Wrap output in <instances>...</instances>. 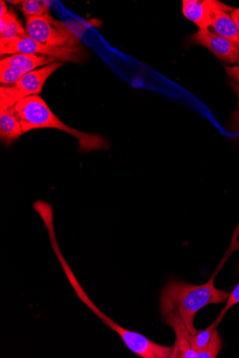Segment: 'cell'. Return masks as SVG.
Segmentation results:
<instances>
[{
    "instance_id": "12",
    "label": "cell",
    "mask_w": 239,
    "mask_h": 358,
    "mask_svg": "<svg viewBox=\"0 0 239 358\" xmlns=\"http://www.w3.org/2000/svg\"><path fill=\"white\" fill-rule=\"evenodd\" d=\"M25 36V29L13 11L0 17V39L11 40Z\"/></svg>"
},
{
    "instance_id": "22",
    "label": "cell",
    "mask_w": 239,
    "mask_h": 358,
    "mask_svg": "<svg viewBox=\"0 0 239 358\" xmlns=\"http://www.w3.org/2000/svg\"><path fill=\"white\" fill-rule=\"evenodd\" d=\"M232 87L236 94V95L238 96V108H239V85H238L237 83H232Z\"/></svg>"
},
{
    "instance_id": "15",
    "label": "cell",
    "mask_w": 239,
    "mask_h": 358,
    "mask_svg": "<svg viewBox=\"0 0 239 358\" xmlns=\"http://www.w3.org/2000/svg\"><path fill=\"white\" fill-rule=\"evenodd\" d=\"M221 347V338L216 329L210 343L206 348L198 353L197 358H215L218 356Z\"/></svg>"
},
{
    "instance_id": "8",
    "label": "cell",
    "mask_w": 239,
    "mask_h": 358,
    "mask_svg": "<svg viewBox=\"0 0 239 358\" xmlns=\"http://www.w3.org/2000/svg\"><path fill=\"white\" fill-rule=\"evenodd\" d=\"M221 2L216 0H184L183 13L184 16L194 24L199 29H209L212 26L214 11L220 6Z\"/></svg>"
},
{
    "instance_id": "14",
    "label": "cell",
    "mask_w": 239,
    "mask_h": 358,
    "mask_svg": "<svg viewBox=\"0 0 239 358\" xmlns=\"http://www.w3.org/2000/svg\"><path fill=\"white\" fill-rule=\"evenodd\" d=\"M22 10L26 18L38 17L49 13V7L37 0H25L22 4Z\"/></svg>"
},
{
    "instance_id": "2",
    "label": "cell",
    "mask_w": 239,
    "mask_h": 358,
    "mask_svg": "<svg viewBox=\"0 0 239 358\" xmlns=\"http://www.w3.org/2000/svg\"><path fill=\"white\" fill-rule=\"evenodd\" d=\"M15 110L23 134L30 130L52 128L61 130L77 139L81 152L97 151L107 149V139L98 135L80 131L66 125L49 108L39 95L25 97L15 105Z\"/></svg>"
},
{
    "instance_id": "17",
    "label": "cell",
    "mask_w": 239,
    "mask_h": 358,
    "mask_svg": "<svg viewBox=\"0 0 239 358\" xmlns=\"http://www.w3.org/2000/svg\"><path fill=\"white\" fill-rule=\"evenodd\" d=\"M239 303V280L238 284L233 288L231 294L227 300V303L225 308L221 310V314L217 321L219 323L222 320L227 311L233 306Z\"/></svg>"
},
{
    "instance_id": "3",
    "label": "cell",
    "mask_w": 239,
    "mask_h": 358,
    "mask_svg": "<svg viewBox=\"0 0 239 358\" xmlns=\"http://www.w3.org/2000/svg\"><path fill=\"white\" fill-rule=\"evenodd\" d=\"M27 36L38 42L55 48H75L80 44L78 32L50 14L26 18Z\"/></svg>"
},
{
    "instance_id": "13",
    "label": "cell",
    "mask_w": 239,
    "mask_h": 358,
    "mask_svg": "<svg viewBox=\"0 0 239 358\" xmlns=\"http://www.w3.org/2000/svg\"><path fill=\"white\" fill-rule=\"evenodd\" d=\"M219 322L216 320L209 328L198 331L191 336L192 348L198 353L210 343L214 330L217 328Z\"/></svg>"
},
{
    "instance_id": "1",
    "label": "cell",
    "mask_w": 239,
    "mask_h": 358,
    "mask_svg": "<svg viewBox=\"0 0 239 358\" xmlns=\"http://www.w3.org/2000/svg\"><path fill=\"white\" fill-rule=\"evenodd\" d=\"M212 278L208 282L195 285L179 280H170L161 295L162 315L176 312L182 317L191 335L198 332L194 327L196 313L210 304L224 303L229 292L215 287Z\"/></svg>"
},
{
    "instance_id": "23",
    "label": "cell",
    "mask_w": 239,
    "mask_h": 358,
    "mask_svg": "<svg viewBox=\"0 0 239 358\" xmlns=\"http://www.w3.org/2000/svg\"><path fill=\"white\" fill-rule=\"evenodd\" d=\"M238 63H239V60H238Z\"/></svg>"
},
{
    "instance_id": "20",
    "label": "cell",
    "mask_w": 239,
    "mask_h": 358,
    "mask_svg": "<svg viewBox=\"0 0 239 358\" xmlns=\"http://www.w3.org/2000/svg\"><path fill=\"white\" fill-rule=\"evenodd\" d=\"M0 8H1L0 10V17L6 15L9 13L6 3L4 1H0Z\"/></svg>"
},
{
    "instance_id": "9",
    "label": "cell",
    "mask_w": 239,
    "mask_h": 358,
    "mask_svg": "<svg viewBox=\"0 0 239 358\" xmlns=\"http://www.w3.org/2000/svg\"><path fill=\"white\" fill-rule=\"evenodd\" d=\"M233 8L221 3L214 11L212 24L217 36H221L239 47V32L237 26L227 13L233 11Z\"/></svg>"
},
{
    "instance_id": "19",
    "label": "cell",
    "mask_w": 239,
    "mask_h": 358,
    "mask_svg": "<svg viewBox=\"0 0 239 358\" xmlns=\"http://www.w3.org/2000/svg\"><path fill=\"white\" fill-rule=\"evenodd\" d=\"M231 17L235 22L239 32V8L234 9L233 11L231 13Z\"/></svg>"
},
{
    "instance_id": "7",
    "label": "cell",
    "mask_w": 239,
    "mask_h": 358,
    "mask_svg": "<svg viewBox=\"0 0 239 358\" xmlns=\"http://www.w3.org/2000/svg\"><path fill=\"white\" fill-rule=\"evenodd\" d=\"M163 317L176 334V343L172 358H197L198 353L191 346V335L181 316L176 312H169Z\"/></svg>"
},
{
    "instance_id": "5",
    "label": "cell",
    "mask_w": 239,
    "mask_h": 358,
    "mask_svg": "<svg viewBox=\"0 0 239 358\" xmlns=\"http://www.w3.org/2000/svg\"><path fill=\"white\" fill-rule=\"evenodd\" d=\"M62 62H55L22 77L13 86L0 89V106H15L20 100L32 95H39L49 77L62 67Z\"/></svg>"
},
{
    "instance_id": "10",
    "label": "cell",
    "mask_w": 239,
    "mask_h": 358,
    "mask_svg": "<svg viewBox=\"0 0 239 358\" xmlns=\"http://www.w3.org/2000/svg\"><path fill=\"white\" fill-rule=\"evenodd\" d=\"M23 134L21 124L17 117L15 106H0V138L8 146Z\"/></svg>"
},
{
    "instance_id": "21",
    "label": "cell",
    "mask_w": 239,
    "mask_h": 358,
    "mask_svg": "<svg viewBox=\"0 0 239 358\" xmlns=\"http://www.w3.org/2000/svg\"><path fill=\"white\" fill-rule=\"evenodd\" d=\"M233 120H234L235 127L239 131V111H236L233 114Z\"/></svg>"
},
{
    "instance_id": "18",
    "label": "cell",
    "mask_w": 239,
    "mask_h": 358,
    "mask_svg": "<svg viewBox=\"0 0 239 358\" xmlns=\"http://www.w3.org/2000/svg\"><path fill=\"white\" fill-rule=\"evenodd\" d=\"M226 71L228 76L239 85V65L238 66L226 67Z\"/></svg>"
},
{
    "instance_id": "4",
    "label": "cell",
    "mask_w": 239,
    "mask_h": 358,
    "mask_svg": "<svg viewBox=\"0 0 239 358\" xmlns=\"http://www.w3.org/2000/svg\"><path fill=\"white\" fill-rule=\"evenodd\" d=\"M0 54H40L52 57L57 60L74 62H78L82 57L81 48L51 47L42 44L28 36L11 40L0 39Z\"/></svg>"
},
{
    "instance_id": "6",
    "label": "cell",
    "mask_w": 239,
    "mask_h": 358,
    "mask_svg": "<svg viewBox=\"0 0 239 358\" xmlns=\"http://www.w3.org/2000/svg\"><path fill=\"white\" fill-rule=\"evenodd\" d=\"M192 40L195 43L210 50L219 59L231 64L238 63L239 47L209 29H199L192 36Z\"/></svg>"
},
{
    "instance_id": "16",
    "label": "cell",
    "mask_w": 239,
    "mask_h": 358,
    "mask_svg": "<svg viewBox=\"0 0 239 358\" xmlns=\"http://www.w3.org/2000/svg\"><path fill=\"white\" fill-rule=\"evenodd\" d=\"M25 75L17 68L0 65V82L2 84H15Z\"/></svg>"
},
{
    "instance_id": "11",
    "label": "cell",
    "mask_w": 239,
    "mask_h": 358,
    "mask_svg": "<svg viewBox=\"0 0 239 358\" xmlns=\"http://www.w3.org/2000/svg\"><path fill=\"white\" fill-rule=\"evenodd\" d=\"M56 60L52 57L46 55L16 54L3 59L0 62V65L17 68L27 74L32 72L34 69L43 66V65L55 63Z\"/></svg>"
}]
</instances>
